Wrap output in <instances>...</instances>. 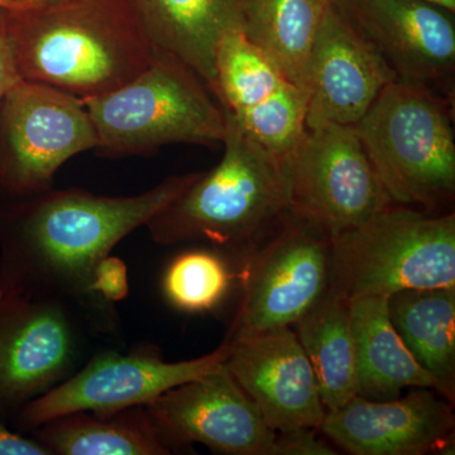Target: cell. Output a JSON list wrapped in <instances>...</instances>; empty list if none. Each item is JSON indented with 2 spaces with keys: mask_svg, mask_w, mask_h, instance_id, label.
Instances as JSON below:
<instances>
[{
  "mask_svg": "<svg viewBox=\"0 0 455 455\" xmlns=\"http://www.w3.org/2000/svg\"><path fill=\"white\" fill-rule=\"evenodd\" d=\"M94 290L103 300L116 305L128 293L127 268L116 257H107L99 266L94 276Z\"/></svg>",
  "mask_w": 455,
  "mask_h": 455,
  "instance_id": "25",
  "label": "cell"
},
{
  "mask_svg": "<svg viewBox=\"0 0 455 455\" xmlns=\"http://www.w3.org/2000/svg\"><path fill=\"white\" fill-rule=\"evenodd\" d=\"M455 287V215L391 204L331 236L329 287L347 300Z\"/></svg>",
  "mask_w": 455,
  "mask_h": 455,
  "instance_id": "6",
  "label": "cell"
},
{
  "mask_svg": "<svg viewBox=\"0 0 455 455\" xmlns=\"http://www.w3.org/2000/svg\"><path fill=\"white\" fill-rule=\"evenodd\" d=\"M188 66L156 49L142 73L100 95L85 99L106 157L154 154L169 145L215 146L226 136V114Z\"/></svg>",
  "mask_w": 455,
  "mask_h": 455,
  "instance_id": "5",
  "label": "cell"
},
{
  "mask_svg": "<svg viewBox=\"0 0 455 455\" xmlns=\"http://www.w3.org/2000/svg\"><path fill=\"white\" fill-rule=\"evenodd\" d=\"M284 160L289 212L329 236L359 226L394 204L353 125L307 130Z\"/></svg>",
  "mask_w": 455,
  "mask_h": 455,
  "instance_id": "9",
  "label": "cell"
},
{
  "mask_svg": "<svg viewBox=\"0 0 455 455\" xmlns=\"http://www.w3.org/2000/svg\"><path fill=\"white\" fill-rule=\"evenodd\" d=\"M215 99L236 124L272 154L286 158L307 132V92L290 82L241 28L218 47Z\"/></svg>",
  "mask_w": 455,
  "mask_h": 455,
  "instance_id": "13",
  "label": "cell"
},
{
  "mask_svg": "<svg viewBox=\"0 0 455 455\" xmlns=\"http://www.w3.org/2000/svg\"><path fill=\"white\" fill-rule=\"evenodd\" d=\"M433 388H414L405 397L368 400L355 396L326 411L320 431L353 455H424L453 443L451 401Z\"/></svg>",
  "mask_w": 455,
  "mask_h": 455,
  "instance_id": "17",
  "label": "cell"
},
{
  "mask_svg": "<svg viewBox=\"0 0 455 455\" xmlns=\"http://www.w3.org/2000/svg\"><path fill=\"white\" fill-rule=\"evenodd\" d=\"M97 147L83 99L18 80L0 101V194L12 200L49 190L62 164Z\"/></svg>",
  "mask_w": 455,
  "mask_h": 455,
  "instance_id": "7",
  "label": "cell"
},
{
  "mask_svg": "<svg viewBox=\"0 0 455 455\" xmlns=\"http://www.w3.org/2000/svg\"><path fill=\"white\" fill-rule=\"evenodd\" d=\"M331 0H241L242 32L305 90L314 42Z\"/></svg>",
  "mask_w": 455,
  "mask_h": 455,
  "instance_id": "23",
  "label": "cell"
},
{
  "mask_svg": "<svg viewBox=\"0 0 455 455\" xmlns=\"http://www.w3.org/2000/svg\"><path fill=\"white\" fill-rule=\"evenodd\" d=\"M355 338L359 396L394 400L403 388H433L439 383L416 362L392 325L387 298L362 296L349 300Z\"/></svg>",
  "mask_w": 455,
  "mask_h": 455,
  "instance_id": "19",
  "label": "cell"
},
{
  "mask_svg": "<svg viewBox=\"0 0 455 455\" xmlns=\"http://www.w3.org/2000/svg\"><path fill=\"white\" fill-rule=\"evenodd\" d=\"M293 326L315 373L326 411L357 396V355L349 300L328 289Z\"/></svg>",
  "mask_w": 455,
  "mask_h": 455,
  "instance_id": "22",
  "label": "cell"
},
{
  "mask_svg": "<svg viewBox=\"0 0 455 455\" xmlns=\"http://www.w3.org/2000/svg\"><path fill=\"white\" fill-rule=\"evenodd\" d=\"M423 2L439 5V7L447 9L451 13H455V0H423Z\"/></svg>",
  "mask_w": 455,
  "mask_h": 455,
  "instance_id": "29",
  "label": "cell"
},
{
  "mask_svg": "<svg viewBox=\"0 0 455 455\" xmlns=\"http://www.w3.org/2000/svg\"><path fill=\"white\" fill-rule=\"evenodd\" d=\"M171 451L205 445L212 453L275 455L277 433L228 370L220 367L145 405Z\"/></svg>",
  "mask_w": 455,
  "mask_h": 455,
  "instance_id": "12",
  "label": "cell"
},
{
  "mask_svg": "<svg viewBox=\"0 0 455 455\" xmlns=\"http://www.w3.org/2000/svg\"><path fill=\"white\" fill-rule=\"evenodd\" d=\"M4 26L18 79L83 100L131 82L156 52L132 0H55L4 9Z\"/></svg>",
  "mask_w": 455,
  "mask_h": 455,
  "instance_id": "2",
  "label": "cell"
},
{
  "mask_svg": "<svg viewBox=\"0 0 455 455\" xmlns=\"http://www.w3.org/2000/svg\"><path fill=\"white\" fill-rule=\"evenodd\" d=\"M11 57H9L7 40H5L4 9H0V101L7 90L18 82Z\"/></svg>",
  "mask_w": 455,
  "mask_h": 455,
  "instance_id": "28",
  "label": "cell"
},
{
  "mask_svg": "<svg viewBox=\"0 0 455 455\" xmlns=\"http://www.w3.org/2000/svg\"><path fill=\"white\" fill-rule=\"evenodd\" d=\"M396 79L385 60L331 2L307 66V130L355 124Z\"/></svg>",
  "mask_w": 455,
  "mask_h": 455,
  "instance_id": "16",
  "label": "cell"
},
{
  "mask_svg": "<svg viewBox=\"0 0 455 455\" xmlns=\"http://www.w3.org/2000/svg\"><path fill=\"white\" fill-rule=\"evenodd\" d=\"M32 433L52 455L172 454L145 406L112 414L71 412L51 419Z\"/></svg>",
  "mask_w": 455,
  "mask_h": 455,
  "instance_id": "21",
  "label": "cell"
},
{
  "mask_svg": "<svg viewBox=\"0 0 455 455\" xmlns=\"http://www.w3.org/2000/svg\"><path fill=\"white\" fill-rule=\"evenodd\" d=\"M228 344L190 361L166 362L155 347L128 353L106 350L89 359L55 388L26 403L17 415L18 429L32 431L57 416L77 411L112 414L145 406L226 362Z\"/></svg>",
  "mask_w": 455,
  "mask_h": 455,
  "instance_id": "11",
  "label": "cell"
},
{
  "mask_svg": "<svg viewBox=\"0 0 455 455\" xmlns=\"http://www.w3.org/2000/svg\"><path fill=\"white\" fill-rule=\"evenodd\" d=\"M51 2H55V0H20L16 7H32V5L46 4Z\"/></svg>",
  "mask_w": 455,
  "mask_h": 455,
  "instance_id": "30",
  "label": "cell"
},
{
  "mask_svg": "<svg viewBox=\"0 0 455 455\" xmlns=\"http://www.w3.org/2000/svg\"><path fill=\"white\" fill-rule=\"evenodd\" d=\"M453 118L447 94L396 79L353 124L392 203L438 212L453 200Z\"/></svg>",
  "mask_w": 455,
  "mask_h": 455,
  "instance_id": "4",
  "label": "cell"
},
{
  "mask_svg": "<svg viewBox=\"0 0 455 455\" xmlns=\"http://www.w3.org/2000/svg\"><path fill=\"white\" fill-rule=\"evenodd\" d=\"M316 429H295L277 433L275 455H334L331 445L317 438Z\"/></svg>",
  "mask_w": 455,
  "mask_h": 455,
  "instance_id": "26",
  "label": "cell"
},
{
  "mask_svg": "<svg viewBox=\"0 0 455 455\" xmlns=\"http://www.w3.org/2000/svg\"><path fill=\"white\" fill-rule=\"evenodd\" d=\"M224 114L220 163L200 173L147 223L156 243L247 247L289 212L286 160L259 145L230 114Z\"/></svg>",
  "mask_w": 455,
  "mask_h": 455,
  "instance_id": "3",
  "label": "cell"
},
{
  "mask_svg": "<svg viewBox=\"0 0 455 455\" xmlns=\"http://www.w3.org/2000/svg\"><path fill=\"white\" fill-rule=\"evenodd\" d=\"M157 50L184 62L215 97L218 47L242 27L241 0H132Z\"/></svg>",
  "mask_w": 455,
  "mask_h": 455,
  "instance_id": "18",
  "label": "cell"
},
{
  "mask_svg": "<svg viewBox=\"0 0 455 455\" xmlns=\"http://www.w3.org/2000/svg\"><path fill=\"white\" fill-rule=\"evenodd\" d=\"M20 0H0V9H9L16 7Z\"/></svg>",
  "mask_w": 455,
  "mask_h": 455,
  "instance_id": "31",
  "label": "cell"
},
{
  "mask_svg": "<svg viewBox=\"0 0 455 455\" xmlns=\"http://www.w3.org/2000/svg\"><path fill=\"white\" fill-rule=\"evenodd\" d=\"M388 316L416 362L455 396V287L403 290L387 298Z\"/></svg>",
  "mask_w": 455,
  "mask_h": 455,
  "instance_id": "20",
  "label": "cell"
},
{
  "mask_svg": "<svg viewBox=\"0 0 455 455\" xmlns=\"http://www.w3.org/2000/svg\"><path fill=\"white\" fill-rule=\"evenodd\" d=\"M276 227L239 274L242 298L229 337L291 326L328 290L331 236L290 212Z\"/></svg>",
  "mask_w": 455,
  "mask_h": 455,
  "instance_id": "10",
  "label": "cell"
},
{
  "mask_svg": "<svg viewBox=\"0 0 455 455\" xmlns=\"http://www.w3.org/2000/svg\"><path fill=\"white\" fill-rule=\"evenodd\" d=\"M0 455H52L35 438H25L9 429L0 418Z\"/></svg>",
  "mask_w": 455,
  "mask_h": 455,
  "instance_id": "27",
  "label": "cell"
},
{
  "mask_svg": "<svg viewBox=\"0 0 455 455\" xmlns=\"http://www.w3.org/2000/svg\"><path fill=\"white\" fill-rule=\"evenodd\" d=\"M200 173L170 176L133 196L51 188L0 204V296L60 299L74 305L95 333H114L116 305L95 292V272L119 242L146 227Z\"/></svg>",
  "mask_w": 455,
  "mask_h": 455,
  "instance_id": "1",
  "label": "cell"
},
{
  "mask_svg": "<svg viewBox=\"0 0 455 455\" xmlns=\"http://www.w3.org/2000/svg\"><path fill=\"white\" fill-rule=\"evenodd\" d=\"M397 79L453 97L454 13L423 0H331Z\"/></svg>",
  "mask_w": 455,
  "mask_h": 455,
  "instance_id": "14",
  "label": "cell"
},
{
  "mask_svg": "<svg viewBox=\"0 0 455 455\" xmlns=\"http://www.w3.org/2000/svg\"><path fill=\"white\" fill-rule=\"evenodd\" d=\"M97 334L70 302L0 296V418L17 415L83 366L88 335Z\"/></svg>",
  "mask_w": 455,
  "mask_h": 455,
  "instance_id": "8",
  "label": "cell"
},
{
  "mask_svg": "<svg viewBox=\"0 0 455 455\" xmlns=\"http://www.w3.org/2000/svg\"><path fill=\"white\" fill-rule=\"evenodd\" d=\"M235 275L221 254L209 250H188L178 254L163 277L164 299L185 313H205L227 298Z\"/></svg>",
  "mask_w": 455,
  "mask_h": 455,
  "instance_id": "24",
  "label": "cell"
},
{
  "mask_svg": "<svg viewBox=\"0 0 455 455\" xmlns=\"http://www.w3.org/2000/svg\"><path fill=\"white\" fill-rule=\"evenodd\" d=\"M224 340L228 370L272 430L320 429L326 410L315 373L290 326Z\"/></svg>",
  "mask_w": 455,
  "mask_h": 455,
  "instance_id": "15",
  "label": "cell"
}]
</instances>
